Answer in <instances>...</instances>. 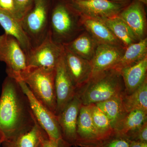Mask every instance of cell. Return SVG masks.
Here are the masks:
<instances>
[{"instance_id": "cell-1", "label": "cell", "mask_w": 147, "mask_h": 147, "mask_svg": "<svg viewBox=\"0 0 147 147\" xmlns=\"http://www.w3.org/2000/svg\"><path fill=\"white\" fill-rule=\"evenodd\" d=\"M0 97V136L3 142L29 131L35 124L28 97L18 81L7 76Z\"/></svg>"}, {"instance_id": "cell-2", "label": "cell", "mask_w": 147, "mask_h": 147, "mask_svg": "<svg viewBox=\"0 0 147 147\" xmlns=\"http://www.w3.org/2000/svg\"><path fill=\"white\" fill-rule=\"evenodd\" d=\"M124 93L120 72L113 68L92 77L76 93L82 105H87L103 102Z\"/></svg>"}, {"instance_id": "cell-3", "label": "cell", "mask_w": 147, "mask_h": 147, "mask_svg": "<svg viewBox=\"0 0 147 147\" xmlns=\"http://www.w3.org/2000/svg\"><path fill=\"white\" fill-rule=\"evenodd\" d=\"M55 74V69L28 67L18 80L24 81L37 100L56 115Z\"/></svg>"}, {"instance_id": "cell-4", "label": "cell", "mask_w": 147, "mask_h": 147, "mask_svg": "<svg viewBox=\"0 0 147 147\" xmlns=\"http://www.w3.org/2000/svg\"><path fill=\"white\" fill-rule=\"evenodd\" d=\"M78 16L67 2H60L54 7L50 11L49 32L55 42L64 45L76 37Z\"/></svg>"}, {"instance_id": "cell-5", "label": "cell", "mask_w": 147, "mask_h": 147, "mask_svg": "<svg viewBox=\"0 0 147 147\" xmlns=\"http://www.w3.org/2000/svg\"><path fill=\"white\" fill-rule=\"evenodd\" d=\"M49 0H34L32 7L21 21L22 27L33 48L40 45L49 31Z\"/></svg>"}, {"instance_id": "cell-6", "label": "cell", "mask_w": 147, "mask_h": 147, "mask_svg": "<svg viewBox=\"0 0 147 147\" xmlns=\"http://www.w3.org/2000/svg\"><path fill=\"white\" fill-rule=\"evenodd\" d=\"M17 81L28 97L37 122L45 131L49 139L55 142L59 147H69L63 139L57 116L37 100L24 81Z\"/></svg>"}, {"instance_id": "cell-7", "label": "cell", "mask_w": 147, "mask_h": 147, "mask_svg": "<svg viewBox=\"0 0 147 147\" xmlns=\"http://www.w3.org/2000/svg\"><path fill=\"white\" fill-rule=\"evenodd\" d=\"M0 61L5 63L7 76L19 80L28 68L26 55L15 37L0 35Z\"/></svg>"}, {"instance_id": "cell-8", "label": "cell", "mask_w": 147, "mask_h": 147, "mask_svg": "<svg viewBox=\"0 0 147 147\" xmlns=\"http://www.w3.org/2000/svg\"><path fill=\"white\" fill-rule=\"evenodd\" d=\"M63 53V45L55 42L49 31L42 42L27 55L28 67L55 70Z\"/></svg>"}, {"instance_id": "cell-9", "label": "cell", "mask_w": 147, "mask_h": 147, "mask_svg": "<svg viewBox=\"0 0 147 147\" xmlns=\"http://www.w3.org/2000/svg\"><path fill=\"white\" fill-rule=\"evenodd\" d=\"M67 2L79 16L99 20L118 16L129 4L108 0H68Z\"/></svg>"}, {"instance_id": "cell-10", "label": "cell", "mask_w": 147, "mask_h": 147, "mask_svg": "<svg viewBox=\"0 0 147 147\" xmlns=\"http://www.w3.org/2000/svg\"><path fill=\"white\" fill-rule=\"evenodd\" d=\"M55 86L57 109L56 115L63 111L76 94V88L66 68L63 55L55 68Z\"/></svg>"}, {"instance_id": "cell-11", "label": "cell", "mask_w": 147, "mask_h": 147, "mask_svg": "<svg viewBox=\"0 0 147 147\" xmlns=\"http://www.w3.org/2000/svg\"><path fill=\"white\" fill-rule=\"evenodd\" d=\"M82 102L78 95L57 116L64 141L69 147H76V128L78 115Z\"/></svg>"}, {"instance_id": "cell-12", "label": "cell", "mask_w": 147, "mask_h": 147, "mask_svg": "<svg viewBox=\"0 0 147 147\" xmlns=\"http://www.w3.org/2000/svg\"><path fill=\"white\" fill-rule=\"evenodd\" d=\"M124 47L109 44H98L93 57L90 61L92 67L91 78L115 68L123 55Z\"/></svg>"}, {"instance_id": "cell-13", "label": "cell", "mask_w": 147, "mask_h": 147, "mask_svg": "<svg viewBox=\"0 0 147 147\" xmlns=\"http://www.w3.org/2000/svg\"><path fill=\"white\" fill-rule=\"evenodd\" d=\"M102 142L92 120L88 105H82L76 128V147H99Z\"/></svg>"}, {"instance_id": "cell-14", "label": "cell", "mask_w": 147, "mask_h": 147, "mask_svg": "<svg viewBox=\"0 0 147 147\" xmlns=\"http://www.w3.org/2000/svg\"><path fill=\"white\" fill-rule=\"evenodd\" d=\"M63 58L67 71L77 91L90 79L92 75L90 61L72 53L64 46Z\"/></svg>"}, {"instance_id": "cell-15", "label": "cell", "mask_w": 147, "mask_h": 147, "mask_svg": "<svg viewBox=\"0 0 147 147\" xmlns=\"http://www.w3.org/2000/svg\"><path fill=\"white\" fill-rule=\"evenodd\" d=\"M145 5L138 0H133L118 15L131 29L139 40L146 38V17Z\"/></svg>"}, {"instance_id": "cell-16", "label": "cell", "mask_w": 147, "mask_h": 147, "mask_svg": "<svg viewBox=\"0 0 147 147\" xmlns=\"http://www.w3.org/2000/svg\"><path fill=\"white\" fill-rule=\"evenodd\" d=\"M0 25L5 33L12 36L17 40L27 57L32 47L22 27L21 20L0 7Z\"/></svg>"}, {"instance_id": "cell-17", "label": "cell", "mask_w": 147, "mask_h": 147, "mask_svg": "<svg viewBox=\"0 0 147 147\" xmlns=\"http://www.w3.org/2000/svg\"><path fill=\"white\" fill-rule=\"evenodd\" d=\"M118 70L123 80L125 94H131L147 79V57L137 63Z\"/></svg>"}, {"instance_id": "cell-18", "label": "cell", "mask_w": 147, "mask_h": 147, "mask_svg": "<svg viewBox=\"0 0 147 147\" xmlns=\"http://www.w3.org/2000/svg\"><path fill=\"white\" fill-rule=\"evenodd\" d=\"M80 16V23L98 44H109L124 47L109 28L100 20Z\"/></svg>"}, {"instance_id": "cell-19", "label": "cell", "mask_w": 147, "mask_h": 147, "mask_svg": "<svg viewBox=\"0 0 147 147\" xmlns=\"http://www.w3.org/2000/svg\"><path fill=\"white\" fill-rule=\"evenodd\" d=\"M46 137L47 134L36 121L30 130L5 140L1 144L3 147H40L42 141Z\"/></svg>"}, {"instance_id": "cell-20", "label": "cell", "mask_w": 147, "mask_h": 147, "mask_svg": "<svg viewBox=\"0 0 147 147\" xmlns=\"http://www.w3.org/2000/svg\"><path fill=\"white\" fill-rule=\"evenodd\" d=\"M97 45L92 37L88 32H85L63 45L79 57L91 61Z\"/></svg>"}, {"instance_id": "cell-21", "label": "cell", "mask_w": 147, "mask_h": 147, "mask_svg": "<svg viewBox=\"0 0 147 147\" xmlns=\"http://www.w3.org/2000/svg\"><path fill=\"white\" fill-rule=\"evenodd\" d=\"M99 20L109 28L113 34L125 48L132 43L139 41L131 29L118 16Z\"/></svg>"}, {"instance_id": "cell-22", "label": "cell", "mask_w": 147, "mask_h": 147, "mask_svg": "<svg viewBox=\"0 0 147 147\" xmlns=\"http://www.w3.org/2000/svg\"><path fill=\"white\" fill-rule=\"evenodd\" d=\"M146 57L147 38H145L125 48L120 61L115 68L119 70L137 63Z\"/></svg>"}, {"instance_id": "cell-23", "label": "cell", "mask_w": 147, "mask_h": 147, "mask_svg": "<svg viewBox=\"0 0 147 147\" xmlns=\"http://www.w3.org/2000/svg\"><path fill=\"white\" fill-rule=\"evenodd\" d=\"M124 94L95 104L108 117L114 129L127 113L123 100Z\"/></svg>"}, {"instance_id": "cell-24", "label": "cell", "mask_w": 147, "mask_h": 147, "mask_svg": "<svg viewBox=\"0 0 147 147\" xmlns=\"http://www.w3.org/2000/svg\"><path fill=\"white\" fill-rule=\"evenodd\" d=\"M147 122V113L142 110H132L127 113L115 127L117 133L127 137Z\"/></svg>"}, {"instance_id": "cell-25", "label": "cell", "mask_w": 147, "mask_h": 147, "mask_svg": "<svg viewBox=\"0 0 147 147\" xmlns=\"http://www.w3.org/2000/svg\"><path fill=\"white\" fill-rule=\"evenodd\" d=\"M92 120L102 143L115 133L105 113L95 104L88 105Z\"/></svg>"}, {"instance_id": "cell-26", "label": "cell", "mask_w": 147, "mask_h": 147, "mask_svg": "<svg viewBox=\"0 0 147 147\" xmlns=\"http://www.w3.org/2000/svg\"><path fill=\"white\" fill-rule=\"evenodd\" d=\"M124 105L127 112L139 110L147 113V79L130 94L123 95Z\"/></svg>"}, {"instance_id": "cell-27", "label": "cell", "mask_w": 147, "mask_h": 147, "mask_svg": "<svg viewBox=\"0 0 147 147\" xmlns=\"http://www.w3.org/2000/svg\"><path fill=\"white\" fill-rule=\"evenodd\" d=\"M131 141L125 135L115 132L99 147H129Z\"/></svg>"}, {"instance_id": "cell-28", "label": "cell", "mask_w": 147, "mask_h": 147, "mask_svg": "<svg viewBox=\"0 0 147 147\" xmlns=\"http://www.w3.org/2000/svg\"><path fill=\"white\" fill-rule=\"evenodd\" d=\"M14 14L16 18L22 20L32 7L34 0H13Z\"/></svg>"}, {"instance_id": "cell-29", "label": "cell", "mask_w": 147, "mask_h": 147, "mask_svg": "<svg viewBox=\"0 0 147 147\" xmlns=\"http://www.w3.org/2000/svg\"><path fill=\"white\" fill-rule=\"evenodd\" d=\"M127 137L131 141L147 143V122Z\"/></svg>"}, {"instance_id": "cell-30", "label": "cell", "mask_w": 147, "mask_h": 147, "mask_svg": "<svg viewBox=\"0 0 147 147\" xmlns=\"http://www.w3.org/2000/svg\"><path fill=\"white\" fill-rule=\"evenodd\" d=\"M0 7L15 16L13 0H0Z\"/></svg>"}, {"instance_id": "cell-31", "label": "cell", "mask_w": 147, "mask_h": 147, "mask_svg": "<svg viewBox=\"0 0 147 147\" xmlns=\"http://www.w3.org/2000/svg\"><path fill=\"white\" fill-rule=\"evenodd\" d=\"M40 147H59V146L55 142L50 140L48 137H46L42 141Z\"/></svg>"}, {"instance_id": "cell-32", "label": "cell", "mask_w": 147, "mask_h": 147, "mask_svg": "<svg viewBox=\"0 0 147 147\" xmlns=\"http://www.w3.org/2000/svg\"><path fill=\"white\" fill-rule=\"evenodd\" d=\"M129 147H147V143L131 141Z\"/></svg>"}, {"instance_id": "cell-33", "label": "cell", "mask_w": 147, "mask_h": 147, "mask_svg": "<svg viewBox=\"0 0 147 147\" xmlns=\"http://www.w3.org/2000/svg\"><path fill=\"white\" fill-rule=\"evenodd\" d=\"M108 1L124 3H129V0H108Z\"/></svg>"}, {"instance_id": "cell-34", "label": "cell", "mask_w": 147, "mask_h": 147, "mask_svg": "<svg viewBox=\"0 0 147 147\" xmlns=\"http://www.w3.org/2000/svg\"><path fill=\"white\" fill-rule=\"evenodd\" d=\"M138 1H140L144 3L145 5H147V0H138Z\"/></svg>"}, {"instance_id": "cell-35", "label": "cell", "mask_w": 147, "mask_h": 147, "mask_svg": "<svg viewBox=\"0 0 147 147\" xmlns=\"http://www.w3.org/2000/svg\"><path fill=\"white\" fill-rule=\"evenodd\" d=\"M3 142V140L2 137H1V136H0V145Z\"/></svg>"}]
</instances>
